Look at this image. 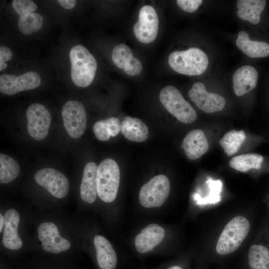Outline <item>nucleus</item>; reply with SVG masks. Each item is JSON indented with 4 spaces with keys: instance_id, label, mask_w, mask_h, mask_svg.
<instances>
[{
    "instance_id": "obj_1",
    "label": "nucleus",
    "mask_w": 269,
    "mask_h": 269,
    "mask_svg": "<svg viewBox=\"0 0 269 269\" xmlns=\"http://www.w3.org/2000/svg\"><path fill=\"white\" fill-rule=\"evenodd\" d=\"M71 77L74 84L86 87L93 82L97 68V62L93 55L84 46H73L69 52Z\"/></svg>"
},
{
    "instance_id": "obj_2",
    "label": "nucleus",
    "mask_w": 269,
    "mask_h": 269,
    "mask_svg": "<svg viewBox=\"0 0 269 269\" xmlns=\"http://www.w3.org/2000/svg\"><path fill=\"white\" fill-rule=\"evenodd\" d=\"M168 62L170 67L176 72L190 76L202 74L208 65L207 55L196 47L172 52L169 55Z\"/></svg>"
},
{
    "instance_id": "obj_3",
    "label": "nucleus",
    "mask_w": 269,
    "mask_h": 269,
    "mask_svg": "<svg viewBox=\"0 0 269 269\" xmlns=\"http://www.w3.org/2000/svg\"><path fill=\"white\" fill-rule=\"evenodd\" d=\"M120 181L118 164L111 158H106L98 166L96 176L97 194L106 203L114 201Z\"/></svg>"
},
{
    "instance_id": "obj_4",
    "label": "nucleus",
    "mask_w": 269,
    "mask_h": 269,
    "mask_svg": "<svg viewBox=\"0 0 269 269\" xmlns=\"http://www.w3.org/2000/svg\"><path fill=\"white\" fill-rule=\"evenodd\" d=\"M250 227L248 220L242 216L231 219L219 238L216 247L217 253L225 255L236 251L247 236Z\"/></svg>"
},
{
    "instance_id": "obj_5",
    "label": "nucleus",
    "mask_w": 269,
    "mask_h": 269,
    "mask_svg": "<svg viewBox=\"0 0 269 269\" xmlns=\"http://www.w3.org/2000/svg\"><path fill=\"white\" fill-rule=\"evenodd\" d=\"M159 98L163 107L180 122L189 124L196 120L194 109L174 86L167 85L163 88Z\"/></svg>"
},
{
    "instance_id": "obj_6",
    "label": "nucleus",
    "mask_w": 269,
    "mask_h": 269,
    "mask_svg": "<svg viewBox=\"0 0 269 269\" xmlns=\"http://www.w3.org/2000/svg\"><path fill=\"white\" fill-rule=\"evenodd\" d=\"M170 191L168 178L164 175H156L141 187L139 201L145 208H156L161 206L168 197Z\"/></svg>"
},
{
    "instance_id": "obj_7",
    "label": "nucleus",
    "mask_w": 269,
    "mask_h": 269,
    "mask_svg": "<svg viewBox=\"0 0 269 269\" xmlns=\"http://www.w3.org/2000/svg\"><path fill=\"white\" fill-rule=\"evenodd\" d=\"M61 116L68 135L75 139L81 137L87 125V114L84 106L76 100L68 101L62 107Z\"/></svg>"
},
{
    "instance_id": "obj_8",
    "label": "nucleus",
    "mask_w": 269,
    "mask_h": 269,
    "mask_svg": "<svg viewBox=\"0 0 269 269\" xmlns=\"http://www.w3.org/2000/svg\"><path fill=\"white\" fill-rule=\"evenodd\" d=\"M27 129L29 135L37 140H41L47 135L51 118L48 110L39 103L31 104L26 112Z\"/></svg>"
},
{
    "instance_id": "obj_9",
    "label": "nucleus",
    "mask_w": 269,
    "mask_h": 269,
    "mask_svg": "<svg viewBox=\"0 0 269 269\" xmlns=\"http://www.w3.org/2000/svg\"><path fill=\"white\" fill-rule=\"evenodd\" d=\"M159 27L157 13L151 5L141 7L138 13V19L133 27L136 39L143 43H149L156 38Z\"/></svg>"
},
{
    "instance_id": "obj_10",
    "label": "nucleus",
    "mask_w": 269,
    "mask_h": 269,
    "mask_svg": "<svg viewBox=\"0 0 269 269\" xmlns=\"http://www.w3.org/2000/svg\"><path fill=\"white\" fill-rule=\"evenodd\" d=\"M34 178L37 184L57 198H64L69 192L68 179L63 173L54 168L45 167L40 169L35 173Z\"/></svg>"
},
{
    "instance_id": "obj_11",
    "label": "nucleus",
    "mask_w": 269,
    "mask_h": 269,
    "mask_svg": "<svg viewBox=\"0 0 269 269\" xmlns=\"http://www.w3.org/2000/svg\"><path fill=\"white\" fill-rule=\"evenodd\" d=\"M41 83L39 75L29 71L19 76L9 74L0 76V91L6 95H13L18 92L38 87Z\"/></svg>"
},
{
    "instance_id": "obj_12",
    "label": "nucleus",
    "mask_w": 269,
    "mask_h": 269,
    "mask_svg": "<svg viewBox=\"0 0 269 269\" xmlns=\"http://www.w3.org/2000/svg\"><path fill=\"white\" fill-rule=\"evenodd\" d=\"M189 99L201 110L207 113H213L222 110L226 101L222 96L208 92L204 85L200 82L195 83L188 92Z\"/></svg>"
},
{
    "instance_id": "obj_13",
    "label": "nucleus",
    "mask_w": 269,
    "mask_h": 269,
    "mask_svg": "<svg viewBox=\"0 0 269 269\" xmlns=\"http://www.w3.org/2000/svg\"><path fill=\"white\" fill-rule=\"evenodd\" d=\"M37 233L42 248L45 252L58 254L67 251L71 246L68 240L61 237L57 226L52 222L41 223Z\"/></svg>"
},
{
    "instance_id": "obj_14",
    "label": "nucleus",
    "mask_w": 269,
    "mask_h": 269,
    "mask_svg": "<svg viewBox=\"0 0 269 269\" xmlns=\"http://www.w3.org/2000/svg\"><path fill=\"white\" fill-rule=\"evenodd\" d=\"M165 231L156 224L146 226L135 237L134 245L136 251L141 254L151 251L163 240Z\"/></svg>"
},
{
    "instance_id": "obj_15",
    "label": "nucleus",
    "mask_w": 269,
    "mask_h": 269,
    "mask_svg": "<svg viewBox=\"0 0 269 269\" xmlns=\"http://www.w3.org/2000/svg\"><path fill=\"white\" fill-rule=\"evenodd\" d=\"M258 78V72L252 66L245 65L238 68L233 76V90L236 95L241 96L254 89Z\"/></svg>"
},
{
    "instance_id": "obj_16",
    "label": "nucleus",
    "mask_w": 269,
    "mask_h": 269,
    "mask_svg": "<svg viewBox=\"0 0 269 269\" xmlns=\"http://www.w3.org/2000/svg\"><path fill=\"white\" fill-rule=\"evenodd\" d=\"M181 147L189 159L195 160L208 151L209 144L202 130L193 129L185 135L181 144Z\"/></svg>"
},
{
    "instance_id": "obj_17",
    "label": "nucleus",
    "mask_w": 269,
    "mask_h": 269,
    "mask_svg": "<svg viewBox=\"0 0 269 269\" xmlns=\"http://www.w3.org/2000/svg\"><path fill=\"white\" fill-rule=\"evenodd\" d=\"M4 219L2 244L8 249L18 250L22 246V241L17 233L19 215L15 209H9L5 213Z\"/></svg>"
},
{
    "instance_id": "obj_18",
    "label": "nucleus",
    "mask_w": 269,
    "mask_h": 269,
    "mask_svg": "<svg viewBox=\"0 0 269 269\" xmlns=\"http://www.w3.org/2000/svg\"><path fill=\"white\" fill-rule=\"evenodd\" d=\"M236 44L242 51L251 58H265L269 56V43L264 40H252L244 31L239 32Z\"/></svg>"
},
{
    "instance_id": "obj_19",
    "label": "nucleus",
    "mask_w": 269,
    "mask_h": 269,
    "mask_svg": "<svg viewBox=\"0 0 269 269\" xmlns=\"http://www.w3.org/2000/svg\"><path fill=\"white\" fill-rule=\"evenodd\" d=\"M98 166L94 162H89L85 166L80 187L82 199L88 203L95 202L97 195L96 176Z\"/></svg>"
},
{
    "instance_id": "obj_20",
    "label": "nucleus",
    "mask_w": 269,
    "mask_h": 269,
    "mask_svg": "<svg viewBox=\"0 0 269 269\" xmlns=\"http://www.w3.org/2000/svg\"><path fill=\"white\" fill-rule=\"evenodd\" d=\"M266 6V0H239L237 2V15L243 20L257 25L261 21Z\"/></svg>"
},
{
    "instance_id": "obj_21",
    "label": "nucleus",
    "mask_w": 269,
    "mask_h": 269,
    "mask_svg": "<svg viewBox=\"0 0 269 269\" xmlns=\"http://www.w3.org/2000/svg\"><path fill=\"white\" fill-rule=\"evenodd\" d=\"M97 261L102 269H115L117 264V257L110 242L105 237L96 235L94 239Z\"/></svg>"
},
{
    "instance_id": "obj_22",
    "label": "nucleus",
    "mask_w": 269,
    "mask_h": 269,
    "mask_svg": "<svg viewBox=\"0 0 269 269\" xmlns=\"http://www.w3.org/2000/svg\"><path fill=\"white\" fill-rule=\"evenodd\" d=\"M121 132L125 137L134 142H143L148 138L147 126L140 119L126 117L121 123Z\"/></svg>"
},
{
    "instance_id": "obj_23",
    "label": "nucleus",
    "mask_w": 269,
    "mask_h": 269,
    "mask_svg": "<svg viewBox=\"0 0 269 269\" xmlns=\"http://www.w3.org/2000/svg\"><path fill=\"white\" fill-rule=\"evenodd\" d=\"M121 129L120 120L112 117L96 122L93 126V132L99 140L107 141L110 136H115L119 134Z\"/></svg>"
},
{
    "instance_id": "obj_24",
    "label": "nucleus",
    "mask_w": 269,
    "mask_h": 269,
    "mask_svg": "<svg viewBox=\"0 0 269 269\" xmlns=\"http://www.w3.org/2000/svg\"><path fill=\"white\" fill-rule=\"evenodd\" d=\"M264 157L257 153H248L237 155L233 157L229 162L232 168L242 172L250 169H259L262 166Z\"/></svg>"
},
{
    "instance_id": "obj_25",
    "label": "nucleus",
    "mask_w": 269,
    "mask_h": 269,
    "mask_svg": "<svg viewBox=\"0 0 269 269\" xmlns=\"http://www.w3.org/2000/svg\"><path fill=\"white\" fill-rule=\"evenodd\" d=\"M246 139L243 130H231L226 133L220 139L219 143L225 153L231 156L236 153Z\"/></svg>"
},
{
    "instance_id": "obj_26",
    "label": "nucleus",
    "mask_w": 269,
    "mask_h": 269,
    "mask_svg": "<svg viewBox=\"0 0 269 269\" xmlns=\"http://www.w3.org/2000/svg\"><path fill=\"white\" fill-rule=\"evenodd\" d=\"M20 167L17 162L11 157L0 154V182L6 184L12 182L19 175Z\"/></svg>"
},
{
    "instance_id": "obj_27",
    "label": "nucleus",
    "mask_w": 269,
    "mask_h": 269,
    "mask_svg": "<svg viewBox=\"0 0 269 269\" xmlns=\"http://www.w3.org/2000/svg\"><path fill=\"white\" fill-rule=\"evenodd\" d=\"M251 269H269V251L264 246L253 245L249 250Z\"/></svg>"
},
{
    "instance_id": "obj_28",
    "label": "nucleus",
    "mask_w": 269,
    "mask_h": 269,
    "mask_svg": "<svg viewBox=\"0 0 269 269\" xmlns=\"http://www.w3.org/2000/svg\"><path fill=\"white\" fill-rule=\"evenodd\" d=\"M43 19L39 13L33 12L21 15L18 21V27L24 35H30L41 28Z\"/></svg>"
},
{
    "instance_id": "obj_29",
    "label": "nucleus",
    "mask_w": 269,
    "mask_h": 269,
    "mask_svg": "<svg viewBox=\"0 0 269 269\" xmlns=\"http://www.w3.org/2000/svg\"><path fill=\"white\" fill-rule=\"evenodd\" d=\"M111 57L114 64L120 69H124L134 56L131 48L121 43L114 48Z\"/></svg>"
},
{
    "instance_id": "obj_30",
    "label": "nucleus",
    "mask_w": 269,
    "mask_h": 269,
    "mask_svg": "<svg viewBox=\"0 0 269 269\" xmlns=\"http://www.w3.org/2000/svg\"><path fill=\"white\" fill-rule=\"evenodd\" d=\"M210 192L208 196L201 199L199 202L202 204L216 203L221 200L220 193L222 190V183L219 180H213L209 179L207 181Z\"/></svg>"
},
{
    "instance_id": "obj_31",
    "label": "nucleus",
    "mask_w": 269,
    "mask_h": 269,
    "mask_svg": "<svg viewBox=\"0 0 269 269\" xmlns=\"http://www.w3.org/2000/svg\"><path fill=\"white\" fill-rule=\"evenodd\" d=\"M12 5L14 11L20 16L33 13L37 7L35 3L30 0H13Z\"/></svg>"
},
{
    "instance_id": "obj_32",
    "label": "nucleus",
    "mask_w": 269,
    "mask_h": 269,
    "mask_svg": "<svg viewBox=\"0 0 269 269\" xmlns=\"http://www.w3.org/2000/svg\"><path fill=\"white\" fill-rule=\"evenodd\" d=\"M142 68L140 61L137 58L133 57L123 70L128 75L135 76L140 73Z\"/></svg>"
},
{
    "instance_id": "obj_33",
    "label": "nucleus",
    "mask_w": 269,
    "mask_h": 269,
    "mask_svg": "<svg viewBox=\"0 0 269 269\" xmlns=\"http://www.w3.org/2000/svg\"><path fill=\"white\" fill-rule=\"evenodd\" d=\"M203 2L202 0H177L178 6L184 11L191 13L195 11Z\"/></svg>"
},
{
    "instance_id": "obj_34",
    "label": "nucleus",
    "mask_w": 269,
    "mask_h": 269,
    "mask_svg": "<svg viewBox=\"0 0 269 269\" xmlns=\"http://www.w3.org/2000/svg\"><path fill=\"white\" fill-rule=\"evenodd\" d=\"M12 56L11 50L6 46L1 45L0 47V62H4L10 60Z\"/></svg>"
},
{
    "instance_id": "obj_35",
    "label": "nucleus",
    "mask_w": 269,
    "mask_h": 269,
    "mask_svg": "<svg viewBox=\"0 0 269 269\" xmlns=\"http://www.w3.org/2000/svg\"><path fill=\"white\" fill-rule=\"evenodd\" d=\"M58 2L64 8L70 9L75 6L77 1L74 0H58Z\"/></svg>"
},
{
    "instance_id": "obj_36",
    "label": "nucleus",
    "mask_w": 269,
    "mask_h": 269,
    "mask_svg": "<svg viewBox=\"0 0 269 269\" xmlns=\"http://www.w3.org/2000/svg\"><path fill=\"white\" fill-rule=\"evenodd\" d=\"M4 225V216L2 215L1 214H0V232L1 233L3 227Z\"/></svg>"
},
{
    "instance_id": "obj_37",
    "label": "nucleus",
    "mask_w": 269,
    "mask_h": 269,
    "mask_svg": "<svg viewBox=\"0 0 269 269\" xmlns=\"http://www.w3.org/2000/svg\"><path fill=\"white\" fill-rule=\"evenodd\" d=\"M7 64L5 62H0V71H1L6 68Z\"/></svg>"
},
{
    "instance_id": "obj_38",
    "label": "nucleus",
    "mask_w": 269,
    "mask_h": 269,
    "mask_svg": "<svg viewBox=\"0 0 269 269\" xmlns=\"http://www.w3.org/2000/svg\"><path fill=\"white\" fill-rule=\"evenodd\" d=\"M167 269H182L181 267L177 266H172Z\"/></svg>"
}]
</instances>
